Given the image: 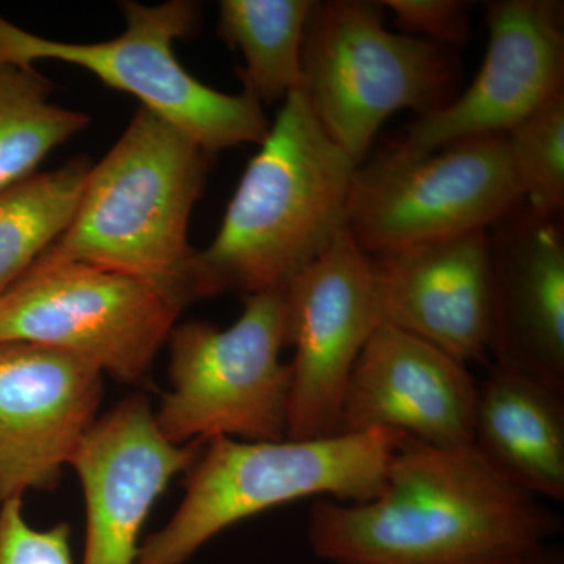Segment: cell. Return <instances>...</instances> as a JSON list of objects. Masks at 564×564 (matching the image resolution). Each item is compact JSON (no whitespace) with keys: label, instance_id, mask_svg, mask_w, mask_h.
Masks as SVG:
<instances>
[{"label":"cell","instance_id":"cell-1","mask_svg":"<svg viewBox=\"0 0 564 564\" xmlns=\"http://www.w3.org/2000/svg\"><path fill=\"white\" fill-rule=\"evenodd\" d=\"M560 530L562 518L474 444L434 447L410 437L377 497L317 499L307 518L311 549L332 564H513Z\"/></svg>","mask_w":564,"mask_h":564},{"label":"cell","instance_id":"cell-2","mask_svg":"<svg viewBox=\"0 0 564 564\" xmlns=\"http://www.w3.org/2000/svg\"><path fill=\"white\" fill-rule=\"evenodd\" d=\"M248 163L221 228L193 258L196 300L282 291L347 228L359 165L292 91Z\"/></svg>","mask_w":564,"mask_h":564},{"label":"cell","instance_id":"cell-3","mask_svg":"<svg viewBox=\"0 0 564 564\" xmlns=\"http://www.w3.org/2000/svg\"><path fill=\"white\" fill-rule=\"evenodd\" d=\"M207 154L172 122L140 107L91 165L66 231L36 261L77 262L150 281L196 302L188 223L209 172Z\"/></svg>","mask_w":564,"mask_h":564},{"label":"cell","instance_id":"cell-4","mask_svg":"<svg viewBox=\"0 0 564 564\" xmlns=\"http://www.w3.org/2000/svg\"><path fill=\"white\" fill-rule=\"evenodd\" d=\"M404 437L388 429L314 440L214 437L185 473L180 507L140 544L135 564H185L229 527L306 497L369 502Z\"/></svg>","mask_w":564,"mask_h":564},{"label":"cell","instance_id":"cell-5","mask_svg":"<svg viewBox=\"0 0 564 564\" xmlns=\"http://www.w3.org/2000/svg\"><path fill=\"white\" fill-rule=\"evenodd\" d=\"M380 2H314L300 90L329 139L361 165L393 113L441 109L455 84L441 44L386 29Z\"/></svg>","mask_w":564,"mask_h":564},{"label":"cell","instance_id":"cell-6","mask_svg":"<svg viewBox=\"0 0 564 564\" xmlns=\"http://www.w3.org/2000/svg\"><path fill=\"white\" fill-rule=\"evenodd\" d=\"M172 389L154 411L173 444L288 440L291 362L284 291L243 296V313L229 328L176 325L169 337Z\"/></svg>","mask_w":564,"mask_h":564},{"label":"cell","instance_id":"cell-7","mask_svg":"<svg viewBox=\"0 0 564 564\" xmlns=\"http://www.w3.org/2000/svg\"><path fill=\"white\" fill-rule=\"evenodd\" d=\"M120 6L124 32L101 43L43 39L0 17V63L32 68L35 62L57 61L88 69L109 87L139 98L141 107L172 122L210 155L265 140L270 124L251 93L214 90L174 55V41L191 39L198 29V3L128 0Z\"/></svg>","mask_w":564,"mask_h":564},{"label":"cell","instance_id":"cell-8","mask_svg":"<svg viewBox=\"0 0 564 564\" xmlns=\"http://www.w3.org/2000/svg\"><path fill=\"white\" fill-rule=\"evenodd\" d=\"M172 292L87 263L35 261L0 295V343L44 345L143 383L184 311Z\"/></svg>","mask_w":564,"mask_h":564},{"label":"cell","instance_id":"cell-9","mask_svg":"<svg viewBox=\"0 0 564 564\" xmlns=\"http://www.w3.org/2000/svg\"><path fill=\"white\" fill-rule=\"evenodd\" d=\"M524 202L505 133L470 137L413 161L358 169L347 228L366 254L488 231Z\"/></svg>","mask_w":564,"mask_h":564},{"label":"cell","instance_id":"cell-10","mask_svg":"<svg viewBox=\"0 0 564 564\" xmlns=\"http://www.w3.org/2000/svg\"><path fill=\"white\" fill-rule=\"evenodd\" d=\"M288 440L337 434L345 386L381 317L372 258L345 228L288 285Z\"/></svg>","mask_w":564,"mask_h":564},{"label":"cell","instance_id":"cell-11","mask_svg":"<svg viewBox=\"0 0 564 564\" xmlns=\"http://www.w3.org/2000/svg\"><path fill=\"white\" fill-rule=\"evenodd\" d=\"M489 43L473 84L419 115L384 155L413 161L470 137L508 133L564 91V7L558 0H497L486 9Z\"/></svg>","mask_w":564,"mask_h":564},{"label":"cell","instance_id":"cell-12","mask_svg":"<svg viewBox=\"0 0 564 564\" xmlns=\"http://www.w3.org/2000/svg\"><path fill=\"white\" fill-rule=\"evenodd\" d=\"M102 377L69 352L0 343V505L58 485L98 419Z\"/></svg>","mask_w":564,"mask_h":564},{"label":"cell","instance_id":"cell-13","mask_svg":"<svg viewBox=\"0 0 564 564\" xmlns=\"http://www.w3.org/2000/svg\"><path fill=\"white\" fill-rule=\"evenodd\" d=\"M204 444L166 440L141 393L96 419L69 463L87 516L82 564H135L152 507L177 474L191 469Z\"/></svg>","mask_w":564,"mask_h":564},{"label":"cell","instance_id":"cell-14","mask_svg":"<svg viewBox=\"0 0 564 564\" xmlns=\"http://www.w3.org/2000/svg\"><path fill=\"white\" fill-rule=\"evenodd\" d=\"M477 399L467 364L381 322L345 386L337 434L388 429L434 447H463L474 444Z\"/></svg>","mask_w":564,"mask_h":564},{"label":"cell","instance_id":"cell-15","mask_svg":"<svg viewBox=\"0 0 564 564\" xmlns=\"http://www.w3.org/2000/svg\"><path fill=\"white\" fill-rule=\"evenodd\" d=\"M381 317L464 364L491 356L492 269L488 231L370 256Z\"/></svg>","mask_w":564,"mask_h":564},{"label":"cell","instance_id":"cell-16","mask_svg":"<svg viewBox=\"0 0 564 564\" xmlns=\"http://www.w3.org/2000/svg\"><path fill=\"white\" fill-rule=\"evenodd\" d=\"M492 364L564 393L562 217L522 202L488 229Z\"/></svg>","mask_w":564,"mask_h":564},{"label":"cell","instance_id":"cell-17","mask_svg":"<svg viewBox=\"0 0 564 564\" xmlns=\"http://www.w3.org/2000/svg\"><path fill=\"white\" fill-rule=\"evenodd\" d=\"M474 445L519 488L563 502V392L492 364L478 386Z\"/></svg>","mask_w":564,"mask_h":564},{"label":"cell","instance_id":"cell-18","mask_svg":"<svg viewBox=\"0 0 564 564\" xmlns=\"http://www.w3.org/2000/svg\"><path fill=\"white\" fill-rule=\"evenodd\" d=\"M313 0H223L218 35L242 52L243 90L259 102L284 101L302 87L303 44Z\"/></svg>","mask_w":564,"mask_h":564},{"label":"cell","instance_id":"cell-19","mask_svg":"<svg viewBox=\"0 0 564 564\" xmlns=\"http://www.w3.org/2000/svg\"><path fill=\"white\" fill-rule=\"evenodd\" d=\"M90 169L76 158L0 191V295L66 231Z\"/></svg>","mask_w":564,"mask_h":564},{"label":"cell","instance_id":"cell-20","mask_svg":"<svg viewBox=\"0 0 564 564\" xmlns=\"http://www.w3.org/2000/svg\"><path fill=\"white\" fill-rule=\"evenodd\" d=\"M35 68L0 63V191L36 173L47 154L87 128L88 115L50 101Z\"/></svg>","mask_w":564,"mask_h":564},{"label":"cell","instance_id":"cell-21","mask_svg":"<svg viewBox=\"0 0 564 564\" xmlns=\"http://www.w3.org/2000/svg\"><path fill=\"white\" fill-rule=\"evenodd\" d=\"M522 198L543 214L564 209V91L505 133Z\"/></svg>","mask_w":564,"mask_h":564},{"label":"cell","instance_id":"cell-22","mask_svg":"<svg viewBox=\"0 0 564 564\" xmlns=\"http://www.w3.org/2000/svg\"><path fill=\"white\" fill-rule=\"evenodd\" d=\"M0 564H73L69 524L33 529L22 499L0 505Z\"/></svg>","mask_w":564,"mask_h":564},{"label":"cell","instance_id":"cell-23","mask_svg":"<svg viewBox=\"0 0 564 564\" xmlns=\"http://www.w3.org/2000/svg\"><path fill=\"white\" fill-rule=\"evenodd\" d=\"M404 35L441 44H463L469 36V3L462 0H383Z\"/></svg>","mask_w":564,"mask_h":564},{"label":"cell","instance_id":"cell-24","mask_svg":"<svg viewBox=\"0 0 564 564\" xmlns=\"http://www.w3.org/2000/svg\"><path fill=\"white\" fill-rule=\"evenodd\" d=\"M513 564H563V558L555 547L544 544L543 547L536 549L532 554L518 560Z\"/></svg>","mask_w":564,"mask_h":564}]
</instances>
